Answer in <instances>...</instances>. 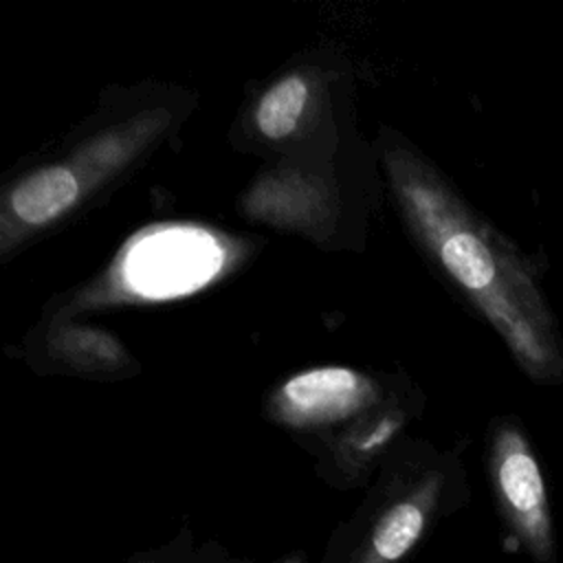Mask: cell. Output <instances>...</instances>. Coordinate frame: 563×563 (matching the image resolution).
<instances>
[{"label": "cell", "mask_w": 563, "mask_h": 563, "mask_svg": "<svg viewBox=\"0 0 563 563\" xmlns=\"http://www.w3.org/2000/svg\"><path fill=\"white\" fill-rule=\"evenodd\" d=\"M376 398V385L350 367H314L288 378L271 398L277 420L310 429L341 422Z\"/></svg>", "instance_id": "277c9868"}, {"label": "cell", "mask_w": 563, "mask_h": 563, "mask_svg": "<svg viewBox=\"0 0 563 563\" xmlns=\"http://www.w3.org/2000/svg\"><path fill=\"white\" fill-rule=\"evenodd\" d=\"M224 246L207 229L165 224L139 233L121 255L125 288L145 299H169L209 284L224 266Z\"/></svg>", "instance_id": "3957f363"}, {"label": "cell", "mask_w": 563, "mask_h": 563, "mask_svg": "<svg viewBox=\"0 0 563 563\" xmlns=\"http://www.w3.org/2000/svg\"><path fill=\"white\" fill-rule=\"evenodd\" d=\"M308 103V84L301 75H288L273 84L260 99L255 123L266 139H286L299 123Z\"/></svg>", "instance_id": "52a82bcc"}, {"label": "cell", "mask_w": 563, "mask_h": 563, "mask_svg": "<svg viewBox=\"0 0 563 563\" xmlns=\"http://www.w3.org/2000/svg\"><path fill=\"white\" fill-rule=\"evenodd\" d=\"M81 198V185L70 165L53 163L26 174L7 198V216L20 229H42L68 213Z\"/></svg>", "instance_id": "8992f818"}, {"label": "cell", "mask_w": 563, "mask_h": 563, "mask_svg": "<svg viewBox=\"0 0 563 563\" xmlns=\"http://www.w3.org/2000/svg\"><path fill=\"white\" fill-rule=\"evenodd\" d=\"M279 563H303V559L299 556V554H295V556H288V559H284V561H279Z\"/></svg>", "instance_id": "ba28073f"}, {"label": "cell", "mask_w": 563, "mask_h": 563, "mask_svg": "<svg viewBox=\"0 0 563 563\" xmlns=\"http://www.w3.org/2000/svg\"><path fill=\"white\" fill-rule=\"evenodd\" d=\"M141 563H156V561H141Z\"/></svg>", "instance_id": "9c48e42d"}, {"label": "cell", "mask_w": 563, "mask_h": 563, "mask_svg": "<svg viewBox=\"0 0 563 563\" xmlns=\"http://www.w3.org/2000/svg\"><path fill=\"white\" fill-rule=\"evenodd\" d=\"M442 477L431 475L407 497L391 504L374 523L354 563H400L424 534L438 506Z\"/></svg>", "instance_id": "5b68a950"}, {"label": "cell", "mask_w": 563, "mask_h": 563, "mask_svg": "<svg viewBox=\"0 0 563 563\" xmlns=\"http://www.w3.org/2000/svg\"><path fill=\"white\" fill-rule=\"evenodd\" d=\"M402 216L424 251L488 321L515 365L541 387H563V332L537 264L488 224L424 161L387 154Z\"/></svg>", "instance_id": "6da1fadb"}, {"label": "cell", "mask_w": 563, "mask_h": 563, "mask_svg": "<svg viewBox=\"0 0 563 563\" xmlns=\"http://www.w3.org/2000/svg\"><path fill=\"white\" fill-rule=\"evenodd\" d=\"M488 475L497 508L515 541L534 563H556V537L541 464L523 427L512 418L493 424Z\"/></svg>", "instance_id": "7a4b0ae2"}]
</instances>
